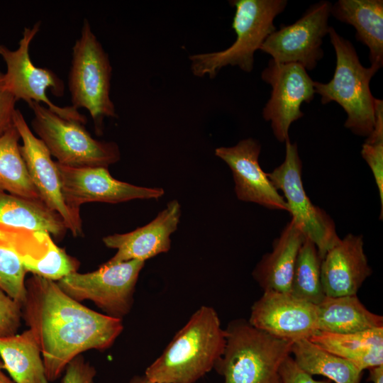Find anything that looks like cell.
I'll return each mask as SVG.
<instances>
[{"mask_svg":"<svg viewBox=\"0 0 383 383\" xmlns=\"http://www.w3.org/2000/svg\"><path fill=\"white\" fill-rule=\"evenodd\" d=\"M225 345V329L216 311L201 306L144 374L159 383H195L213 369Z\"/></svg>","mask_w":383,"mask_h":383,"instance_id":"2","label":"cell"},{"mask_svg":"<svg viewBox=\"0 0 383 383\" xmlns=\"http://www.w3.org/2000/svg\"><path fill=\"white\" fill-rule=\"evenodd\" d=\"M26 273L15 253L0 245V289L21 305L26 296Z\"/></svg>","mask_w":383,"mask_h":383,"instance_id":"29","label":"cell"},{"mask_svg":"<svg viewBox=\"0 0 383 383\" xmlns=\"http://www.w3.org/2000/svg\"><path fill=\"white\" fill-rule=\"evenodd\" d=\"M4 72L0 70V137L13 126L16 99L5 87Z\"/></svg>","mask_w":383,"mask_h":383,"instance_id":"33","label":"cell"},{"mask_svg":"<svg viewBox=\"0 0 383 383\" xmlns=\"http://www.w3.org/2000/svg\"><path fill=\"white\" fill-rule=\"evenodd\" d=\"M25 285L22 319L39 344L48 382L83 352L111 348L123 330L122 319L86 307L54 280L33 274Z\"/></svg>","mask_w":383,"mask_h":383,"instance_id":"1","label":"cell"},{"mask_svg":"<svg viewBox=\"0 0 383 383\" xmlns=\"http://www.w3.org/2000/svg\"><path fill=\"white\" fill-rule=\"evenodd\" d=\"M19 140L20 135L14 124L0 137V190L42 200L21 155Z\"/></svg>","mask_w":383,"mask_h":383,"instance_id":"27","label":"cell"},{"mask_svg":"<svg viewBox=\"0 0 383 383\" xmlns=\"http://www.w3.org/2000/svg\"><path fill=\"white\" fill-rule=\"evenodd\" d=\"M306 236L291 220L252 271V277L264 291L290 293L294 268Z\"/></svg>","mask_w":383,"mask_h":383,"instance_id":"20","label":"cell"},{"mask_svg":"<svg viewBox=\"0 0 383 383\" xmlns=\"http://www.w3.org/2000/svg\"><path fill=\"white\" fill-rule=\"evenodd\" d=\"M40 28V22L23 29L22 37L16 50H11L0 45V56L4 61L6 70L4 72L5 87L13 94L16 101L28 103H40L60 117L85 124L86 117L72 106H59L52 103L47 96V90L57 96L64 94L62 80L52 70L35 65L30 57L31 43Z\"/></svg>","mask_w":383,"mask_h":383,"instance_id":"8","label":"cell"},{"mask_svg":"<svg viewBox=\"0 0 383 383\" xmlns=\"http://www.w3.org/2000/svg\"><path fill=\"white\" fill-rule=\"evenodd\" d=\"M32 128L52 157L62 165L82 167H106L121 157L114 142L94 138L82 124L65 119L45 105L32 101Z\"/></svg>","mask_w":383,"mask_h":383,"instance_id":"7","label":"cell"},{"mask_svg":"<svg viewBox=\"0 0 383 383\" xmlns=\"http://www.w3.org/2000/svg\"><path fill=\"white\" fill-rule=\"evenodd\" d=\"M112 66L109 55L84 18L79 38L72 47L68 89L72 106L89 113L98 134L105 118H116L111 98Z\"/></svg>","mask_w":383,"mask_h":383,"instance_id":"6","label":"cell"},{"mask_svg":"<svg viewBox=\"0 0 383 383\" xmlns=\"http://www.w3.org/2000/svg\"><path fill=\"white\" fill-rule=\"evenodd\" d=\"M367 380L372 383H383V365L369 369Z\"/></svg>","mask_w":383,"mask_h":383,"instance_id":"35","label":"cell"},{"mask_svg":"<svg viewBox=\"0 0 383 383\" xmlns=\"http://www.w3.org/2000/svg\"><path fill=\"white\" fill-rule=\"evenodd\" d=\"M361 154L373 173L379 190L381 202L379 218L382 220L383 215V141H365L362 146Z\"/></svg>","mask_w":383,"mask_h":383,"instance_id":"31","label":"cell"},{"mask_svg":"<svg viewBox=\"0 0 383 383\" xmlns=\"http://www.w3.org/2000/svg\"><path fill=\"white\" fill-rule=\"evenodd\" d=\"M1 365L2 362L1 360H0V383H15L11 378L3 372Z\"/></svg>","mask_w":383,"mask_h":383,"instance_id":"37","label":"cell"},{"mask_svg":"<svg viewBox=\"0 0 383 383\" xmlns=\"http://www.w3.org/2000/svg\"><path fill=\"white\" fill-rule=\"evenodd\" d=\"M13 124L22 141L20 150L30 179L43 201L62 218L67 230L74 237L82 235L79 212L66 203L56 161L44 143L31 131L23 115L16 109Z\"/></svg>","mask_w":383,"mask_h":383,"instance_id":"13","label":"cell"},{"mask_svg":"<svg viewBox=\"0 0 383 383\" xmlns=\"http://www.w3.org/2000/svg\"><path fill=\"white\" fill-rule=\"evenodd\" d=\"M145 262H106L93 272L70 273L58 281L60 288L77 301H91L106 315L122 319L130 311Z\"/></svg>","mask_w":383,"mask_h":383,"instance_id":"9","label":"cell"},{"mask_svg":"<svg viewBox=\"0 0 383 383\" xmlns=\"http://www.w3.org/2000/svg\"><path fill=\"white\" fill-rule=\"evenodd\" d=\"M248 322L274 337L295 342L319 332L316 305L289 293L264 291L252 304Z\"/></svg>","mask_w":383,"mask_h":383,"instance_id":"15","label":"cell"},{"mask_svg":"<svg viewBox=\"0 0 383 383\" xmlns=\"http://www.w3.org/2000/svg\"><path fill=\"white\" fill-rule=\"evenodd\" d=\"M260 151L261 145L257 140L246 138L231 147L217 148L215 155L230 167L239 200L288 212L284 197L259 165Z\"/></svg>","mask_w":383,"mask_h":383,"instance_id":"16","label":"cell"},{"mask_svg":"<svg viewBox=\"0 0 383 383\" xmlns=\"http://www.w3.org/2000/svg\"><path fill=\"white\" fill-rule=\"evenodd\" d=\"M336 65L333 78L327 83L313 81L315 93L322 104L338 103L347 114L345 127L354 134L368 137L374 124V100L370 91L371 79L377 72L364 67L353 45L330 26Z\"/></svg>","mask_w":383,"mask_h":383,"instance_id":"5","label":"cell"},{"mask_svg":"<svg viewBox=\"0 0 383 383\" xmlns=\"http://www.w3.org/2000/svg\"><path fill=\"white\" fill-rule=\"evenodd\" d=\"M304 372L321 375L335 383H360L362 372L348 360L334 355L309 339L293 343L291 355Z\"/></svg>","mask_w":383,"mask_h":383,"instance_id":"26","label":"cell"},{"mask_svg":"<svg viewBox=\"0 0 383 383\" xmlns=\"http://www.w3.org/2000/svg\"><path fill=\"white\" fill-rule=\"evenodd\" d=\"M226 345L213 370L221 383H282L279 367L294 342L280 339L237 318L225 328Z\"/></svg>","mask_w":383,"mask_h":383,"instance_id":"3","label":"cell"},{"mask_svg":"<svg viewBox=\"0 0 383 383\" xmlns=\"http://www.w3.org/2000/svg\"><path fill=\"white\" fill-rule=\"evenodd\" d=\"M1 367L15 383H48L39 344L31 330L0 337Z\"/></svg>","mask_w":383,"mask_h":383,"instance_id":"25","label":"cell"},{"mask_svg":"<svg viewBox=\"0 0 383 383\" xmlns=\"http://www.w3.org/2000/svg\"><path fill=\"white\" fill-rule=\"evenodd\" d=\"M261 78L272 87L262 116L270 121L276 139L285 143L289 140L291 124L304 116L301 104L310 103L314 98L313 80L300 65L279 63L272 59L262 72Z\"/></svg>","mask_w":383,"mask_h":383,"instance_id":"12","label":"cell"},{"mask_svg":"<svg viewBox=\"0 0 383 383\" xmlns=\"http://www.w3.org/2000/svg\"><path fill=\"white\" fill-rule=\"evenodd\" d=\"M331 15L355 28L356 40L369 49L370 67L378 71L383 65V1L339 0Z\"/></svg>","mask_w":383,"mask_h":383,"instance_id":"21","label":"cell"},{"mask_svg":"<svg viewBox=\"0 0 383 383\" xmlns=\"http://www.w3.org/2000/svg\"><path fill=\"white\" fill-rule=\"evenodd\" d=\"M285 145L284 162L267 175L276 189L283 192L292 221L313 242L323 259L340 238L330 216L313 205L305 192L301 179L302 163L296 143L288 140Z\"/></svg>","mask_w":383,"mask_h":383,"instance_id":"10","label":"cell"},{"mask_svg":"<svg viewBox=\"0 0 383 383\" xmlns=\"http://www.w3.org/2000/svg\"><path fill=\"white\" fill-rule=\"evenodd\" d=\"M309 340L361 372L383 365V327L347 334L319 331Z\"/></svg>","mask_w":383,"mask_h":383,"instance_id":"22","label":"cell"},{"mask_svg":"<svg viewBox=\"0 0 383 383\" xmlns=\"http://www.w3.org/2000/svg\"><path fill=\"white\" fill-rule=\"evenodd\" d=\"M21 319V305L0 289V337L16 334Z\"/></svg>","mask_w":383,"mask_h":383,"instance_id":"30","label":"cell"},{"mask_svg":"<svg viewBox=\"0 0 383 383\" xmlns=\"http://www.w3.org/2000/svg\"><path fill=\"white\" fill-rule=\"evenodd\" d=\"M129 383H159L155 381L151 380L145 374L143 375H135L131 380Z\"/></svg>","mask_w":383,"mask_h":383,"instance_id":"36","label":"cell"},{"mask_svg":"<svg viewBox=\"0 0 383 383\" xmlns=\"http://www.w3.org/2000/svg\"><path fill=\"white\" fill-rule=\"evenodd\" d=\"M332 4H312L295 23L282 26L265 40L260 50L279 63H296L313 70L323 57V40L328 35Z\"/></svg>","mask_w":383,"mask_h":383,"instance_id":"11","label":"cell"},{"mask_svg":"<svg viewBox=\"0 0 383 383\" xmlns=\"http://www.w3.org/2000/svg\"><path fill=\"white\" fill-rule=\"evenodd\" d=\"M0 223L48 233L59 238L67 230L62 217L42 200L22 197L0 190Z\"/></svg>","mask_w":383,"mask_h":383,"instance_id":"24","label":"cell"},{"mask_svg":"<svg viewBox=\"0 0 383 383\" xmlns=\"http://www.w3.org/2000/svg\"><path fill=\"white\" fill-rule=\"evenodd\" d=\"M321 261L316 245L306 237L296 257L289 294L315 305L324 299L326 295L321 279Z\"/></svg>","mask_w":383,"mask_h":383,"instance_id":"28","label":"cell"},{"mask_svg":"<svg viewBox=\"0 0 383 383\" xmlns=\"http://www.w3.org/2000/svg\"><path fill=\"white\" fill-rule=\"evenodd\" d=\"M96 374L95 368L79 355L65 367L61 383H94Z\"/></svg>","mask_w":383,"mask_h":383,"instance_id":"32","label":"cell"},{"mask_svg":"<svg viewBox=\"0 0 383 383\" xmlns=\"http://www.w3.org/2000/svg\"><path fill=\"white\" fill-rule=\"evenodd\" d=\"M230 2L235 7L232 28L236 39L224 50L191 55L189 57L190 69L196 77L213 79L221 69L228 65L251 72L255 52L277 30L274 20L287 5L286 0H233Z\"/></svg>","mask_w":383,"mask_h":383,"instance_id":"4","label":"cell"},{"mask_svg":"<svg viewBox=\"0 0 383 383\" xmlns=\"http://www.w3.org/2000/svg\"><path fill=\"white\" fill-rule=\"evenodd\" d=\"M181 216V206L172 200L149 223L126 233H116L103 238L104 245L116 249L107 261L118 263L133 260H145L170 250V235L177 230Z\"/></svg>","mask_w":383,"mask_h":383,"instance_id":"18","label":"cell"},{"mask_svg":"<svg viewBox=\"0 0 383 383\" xmlns=\"http://www.w3.org/2000/svg\"><path fill=\"white\" fill-rule=\"evenodd\" d=\"M57 165L65 200L78 212L85 203L117 204L133 199H157L165 194L162 188L139 187L119 181L110 174L106 167L76 168L57 162Z\"/></svg>","mask_w":383,"mask_h":383,"instance_id":"14","label":"cell"},{"mask_svg":"<svg viewBox=\"0 0 383 383\" xmlns=\"http://www.w3.org/2000/svg\"><path fill=\"white\" fill-rule=\"evenodd\" d=\"M0 245L15 253L27 272L54 281L77 272L79 265L46 232L0 223Z\"/></svg>","mask_w":383,"mask_h":383,"instance_id":"17","label":"cell"},{"mask_svg":"<svg viewBox=\"0 0 383 383\" xmlns=\"http://www.w3.org/2000/svg\"><path fill=\"white\" fill-rule=\"evenodd\" d=\"M372 272L362 235L348 234L329 249L321 261V279L326 296L357 295Z\"/></svg>","mask_w":383,"mask_h":383,"instance_id":"19","label":"cell"},{"mask_svg":"<svg viewBox=\"0 0 383 383\" xmlns=\"http://www.w3.org/2000/svg\"><path fill=\"white\" fill-rule=\"evenodd\" d=\"M282 383H332L329 379L316 380L313 376L302 371L292 355L288 356L279 367Z\"/></svg>","mask_w":383,"mask_h":383,"instance_id":"34","label":"cell"},{"mask_svg":"<svg viewBox=\"0 0 383 383\" xmlns=\"http://www.w3.org/2000/svg\"><path fill=\"white\" fill-rule=\"evenodd\" d=\"M316 306L321 332L347 334L383 327V317L370 311L357 295L326 296Z\"/></svg>","mask_w":383,"mask_h":383,"instance_id":"23","label":"cell"}]
</instances>
